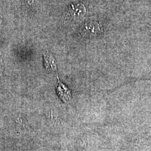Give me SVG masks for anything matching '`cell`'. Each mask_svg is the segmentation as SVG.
<instances>
[{"label": "cell", "mask_w": 151, "mask_h": 151, "mask_svg": "<svg viewBox=\"0 0 151 151\" xmlns=\"http://www.w3.org/2000/svg\"><path fill=\"white\" fill-rule=\"evenodd\" d=\"M45 62L46 68L50 71H54L56 70L57 65L55 62L54 58L49 54L45 55Z\"/></svg>", "instance_id": "2"}, {"label": "cell", "mask_w": 151, "mask_h": 151, "mask_svg": "<svg viewBox=\"0 0 151 151\" xmlns=\"http://www.w3.org/2000/svg\"><path fill=\"white\" fill-rule=\"evenodd\" d=\"M57 78L58 81L56 84V90L58 95L63 102L68 103L72 99L71 91L68 87L60 81L58 76Z\"/></svg>", "instance_id": "1"}]
</instances>
